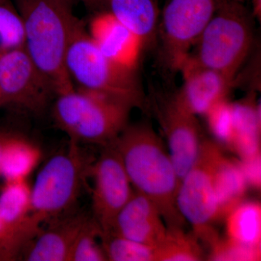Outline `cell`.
Instances as JSON below:
<instances>
[{"label":"cell","instance_id":"obj_1","mask_svg":"<svg viewBox=\"0 0 261 261\" xmlns=\"http://www.w3.org/2000/svg\"><path fill=\"white\" fill-rule=\"evenodd\" d=\"M130 185L152 201L167 228H182L176 206L179 181L162 140L148 123L128 124L113 142Z\"/></svg>","mask_w":261,"mask_h":261},{"label":"cell","instance_id":"obj_2","mask_svg":"<svg viewBox=\"0 0 261 261\" xmlns=\"http://www.w3.org/2000/svg\"><path fill=\"white\" fill-rule=\"evenodd\" d=\"M23 20V48L56 96L75 89L65 58L82 20L66 0H14Z\"/></svg>","mask_w":261,"mask_h":261},{"label":"cell","instance_id":"obj_3","mask_svg":"<svg viewBox=\"0 0 261 261\" xmlns=\"http://www.w3.org/2000/svg\"><path fill=\"white\" fill-rule=\"evenodd\" d=\"M73 83L81 90L111 98L130 108L145 109L147 98L135 70L106 58L89 37L82 21L75 29L65 58Z\"/></svg>","mask_w":261,"mask_h":261},{"label":"cell","instance_id":"obj_4","mask_svg":"<svg viewBox=\"0 0 261 261\" xmlns=\"http://www.w3.org/2000/svg\"><path fill=\"white\" fill-rule=\"evenodd\" d=\"M254 18L241 0H222L188 58L235 78L252 48Z\"/></svg>","mask_w":261,"mask_h":261},{"label":"cell","instance_id":"obj_5","mask_svg":"<svg viewBox=\"0 0 261 261\" xmlns=\"http://www.w3.org/2000/svg\"><path fill=\"white\" fill-rule=\"evenodd\" d=\"M53 116L70 141L103 147L128 124L132 108L101 94L73 89L57 95Z\"/></svg>","mask_w":261,"mask_h":261},{"label":"cell","instance_id":"obj_6","mask_svg":"<svg viewBox=\"0 0 261 261\" xmlns=\"http://www.w3.org/2000/svg\"><path fill=\"white\" fill-rule=\"evenodd\" d=\"M92 163L80 144L53 156L38 173L31 189V214L42 224L75 209Z\"/></svg>","mask_w":261,"mask_h":261},{"label":"cell","instance_id":"obj_7","mask_svg":"<svg viewBox=\"0 0 261 261\" xmlns=\"http://www.w3.org/2000/svg\"><path fill=\"white\" fill-rule=\"evenodd\" d=\"M219 147L212 141H202L197 161L180 182L176 199L178 212L191 225L194 235L209 245L218 238L213 224L219 219L214 184L215 168L223 155Z\"/></svg>","mask_w":261,"mask_h":261},{"label":"cell","instance_id":"obj_8","mask_svg":"<svg viewBox=\"0 0 261 261\" xmlns=\"http://www.w3.org/2000/svg\"><path fill=\"white\" fill-rule=\"evenodd\" d=\"M221 1L168 0L157 33L159 61L166 72H179Z\"/></svg>","mask_w":261,"mask_h":261},{"label":"cell","instance_id":"obj_9","mask_svg":"<svg viewBox=\"0 0 261 261\" xmlns=\"http://www.w3.org/2000/svg\"><path fill=\"white\" fill-rule=\"evenodd\" d=\"M0 93L3 106L42 114L56 94L23 47L0 56Z\"/></svg>","mask_w":261,"mask_h":261},{"label":"cell","instance_id":"obj_10","mask_svg":"<svg viewBox=\"0 0 261 261\" xmlns=\"http://www.w3.org/2000/svg\"><path fill=\"white\" fill-rule=\"evenodd\" d=\"M91 166L93 177L92 217L102 234L111 232L117 215L133 194L132 185L113 142L103 146Z\"/></svg>","mask_w":261,"mask_h":261},{"label":"cell","instance_id":"obj_11","mask_svg":"<svg viewBox=\"0 0 261 261\" xmlns=\"http://www.w3.org/2000/svg\"><path fill=\"white\" fill-rule=\"evenodd\" d=\"M150 107L167 138L168 153L180 184L200 152L202 141L198 122L195 116L175 102L172 94L152 95Z\"/></svg>","mask_w":261,"mask_h":261},{"label":"cell","instance_id":"obj_12","mask_svg":"<svg viewBox=\"0 0 261 261\" xmlns=\"http://www.w3.org/2000/svg\"><path fill=\"white\" fill-rule=\"evenodd\" d=\"M179 72L183 84L172 94L178 106L193 116H205L211 108L226 99L235 78L202 66L187 58Z\"/></svg>","mask_w":261,"mask_h":261},{"label":"cell","instance_id":"obj_13","mask_svg":"<svg viewBox=\"0 0 261 261\" xmlns=\"http://www.w3.org/2000/svg\"><path fill=\"white\" fill-rule=\"evenodd\" d=\"M89 37L106 58L126 69L137 70L143 42L111 13L102 11L91 19Z\"/></svg>","mask_w":261,"mask_h":261},{"label":"cell","instance_id":"obj_14","mask_svg":"<svg viewBox=\"0 0 261 261\" xmlns=\"http://www.w3.org/2000/svg\"><path fill=\"white\" fill-rule=\"evenodd\" d=\"M92 215L73 209L49 220L27 245L21 256L27 261H68L73 243Z\"/></svg>","mask_w":261,"mask_h":261},{"label":"cell","instance_id":"obj_15","mask_svg":"<svg viewBox=\"0 0 261 261\" xmlns=\"http://www.w3.org/2000/svg\"><path fill=\"white\" fill-rule=\"evenodd\" d=\"M110 233L156 247L166 238L167 226L155 204L135 190L117 215Z\"/></svg>","mask_w":261,"mask_h":261},{"label":"cell","instance_id":"obj_16","mask_svg":"<svg viewBox=\"0 0 261 261\" xmlns=\"http://www.w3.org/2000/svg\"><path fill=\"white\" fill-rule=\"evenodd\" d=\"M111 13L147 47L157 39L159 10L156 0H102Z\"/></svg>","mask_w":261,"mask_h":261},{"label":"cell","instance_id":"obj_17","mask_svg":"<svg viewBox=\"0 0 261 261\" xmlns=\"http://www.w3.org/2000/svg\"><path fill=\"white\" fill-rule=\"evenodd\" d=\"M42 158V151L23 136L14 133L0 159V177L5 181L27 180Z\"/></svg>","mask_w":261,"mask_h":261},{"label":"cell","instance_id":"obj_18","mask_svg":"<svg viewBox=\"0 0 261 261\" xmlns=\"http://www.w3.org/2000/svg\"><path fill=\"white\" fill-rule=\"evenodd\" d=\"M214 184L219 218L226 216L241 203L248 186L239 161L229 160L223 154L215 168Z\"/></svg>","mask_w":261,"mask_h":261},{"label":"cell","instance_id":"obj_19","mask_svg":"<svg viewBox=\"0 0 261 261\" xmlns=\"http://www.w3.org/2000/svg\"><path fill=\"white\" fill-rule=\"evenodd\" d=\"M228 240L260 249L261 207L256 202H241L226 215Z\"/></svg>","mask_w":261,"mask_h":261},{"label":"cell","instance_id":"obj_20","mask_svg":"<svg viewBox=\"0 0 261 261\" xmlns=\"http://www.w3.org/2000/svg\"><path fill=\"white\" fill-rule=\"evenodd\" d=\"M198 239L182 228H167L166 238L156 247V261H199L203 252Z\"/></svg>","mask_w":261,"mask_h":261},{"label":"cell","instance_id":"obj_21","mask_svg":"<svg viewBox=\"0 0 261 261\" xmlns=\"http://www.w3.org/2000/svg\"><path fill=\"white\" fill-rule=\"evenodd\" d=\"M108 260L156 261V247L132 241L113 233L102 234Z\"/></svg>","mask_w":261,"mask_h":261},{"label":"cell","instance_id":"obj_22","mask_svg":"<svg viewBox=\"0 0 261 261\" xmlns=\"http://www.w3.org/2000/svg\"><path fill=\"white\" fill-rule=\"evenodd\" d=\"M102 234L99 225L91 216L73 243L68 261L108 260L102 245Z\"/></svg>","mask_w":261,"mask_h":261},{"label":"cell","instance_id":"obj_23","mask_svg":"<svg viewBox=\"0 0 261 261\" xmlns=\"http://www.w3.org/2000/svg\"><path fill=\"white\" fill-rule=\"evenodd\" d=\"M23 20L11 0L0 3V56L23 47Z\"/></svg>","mask_w":261,"mask_h":261},{"label":"cell","instance_id":"obj_24","mask_svg":"<svg viewBox=\"0 0 261 261\" xmlns=\"http://www.w3.org/2000/svg\"><path fill=\"white\" fill-rule=\"evenodd\" d=\"M205 116L214 137L219 142L231 147L234 135L232 105L224 99L211 108Z\"/></svg>","mask_w":261,"mask_h":261},{"label":"cell","instance_id":"obj_25","mask_svg":"<svg viewBox=\"0 0 261 261\" xmlns=\"http://www.w3.org/2000/svg\"><path fill=\"white\" fill-rule=\"evenodd\" d=\"M211 260H260V249L252 248L219 238L211 244Z\"/></svg>","mask_w":261,"mask_h":261},{"label":"cell","instance_id":"obj_26","mask_svg":"<svg viewBox=\"0 0 261 261\" xmlns=\"http://www.w3.org/2000/svg\"><path fill=\"white\" fill-rule=\"evenodd\" d=\"M260 154L239 161L248 186L260 188Z\"/></svg>","mask_w":261,"mask_h":261},{"label":"cell","instance_id":"obj_27","mask_svg":"<svg viewBox=\"0 0 261 261\" xmlns=\"http://www.w3.org/2000/svg\"><path fill=\"white\" fill-rule=\"evenodd\" d=\"M13 134H14L13 132L0 129V159H1L2 154L3 153L7 144L9 142L10 139L11 138Z\"/></svg>","mask_w":261,"mask_h":261},{"label":"cell","instance_id":"obj_28","mask_svg":"<svg viewBox=\"0 0 261 261\" xmlns=\"http://www.w3.org/2000/svg\"><path fill=\"white\" fill-rule=\"evenodd\" d=\"M252 5H253L252 14L254 17H256L257 19L260 20L261 0H252Z\"/></svg>","mask_w":261,"mask_h":261},{"label":"cell","instance_id":"obj_29","mask_svg":"<svg viewBox=\"0 0 261 261\" xmlns=\"http://www.w3.org/2000/svg\"><path fill=\"white\" fill-rule=\"evenodd\" d=\"M83 1L84 3H87V4L92 5L96 4L99 0H83Z\"/></svg>","mask_w":261,"mask_h":261},{"label":"cell","instance_id":"obj_30","mask_svg":"<svg viewBox=\"0 0 261 261\" xmlns=\"http://www.w3.org/2000/svg\"><path fill=\"white\" fill-rule=\"evenodd\" d=\"M3 106V99H2L1 93H0V107Z\"/></svg>","mask_w":261,"mask_h":261},{"label":"cell","instance_id":"obj_31","mask_svg":"<svg viewBox=\"0 0 261 261\" xmlns=\"http://www.w3.org/2000/svg\"><path fill=\"white\" fill-rule=\"evenodd\" d=\"M10 1V0H0V3H5V2Z\"/></svg>","mask_w":261,"mask_h":261}]
</instances>
